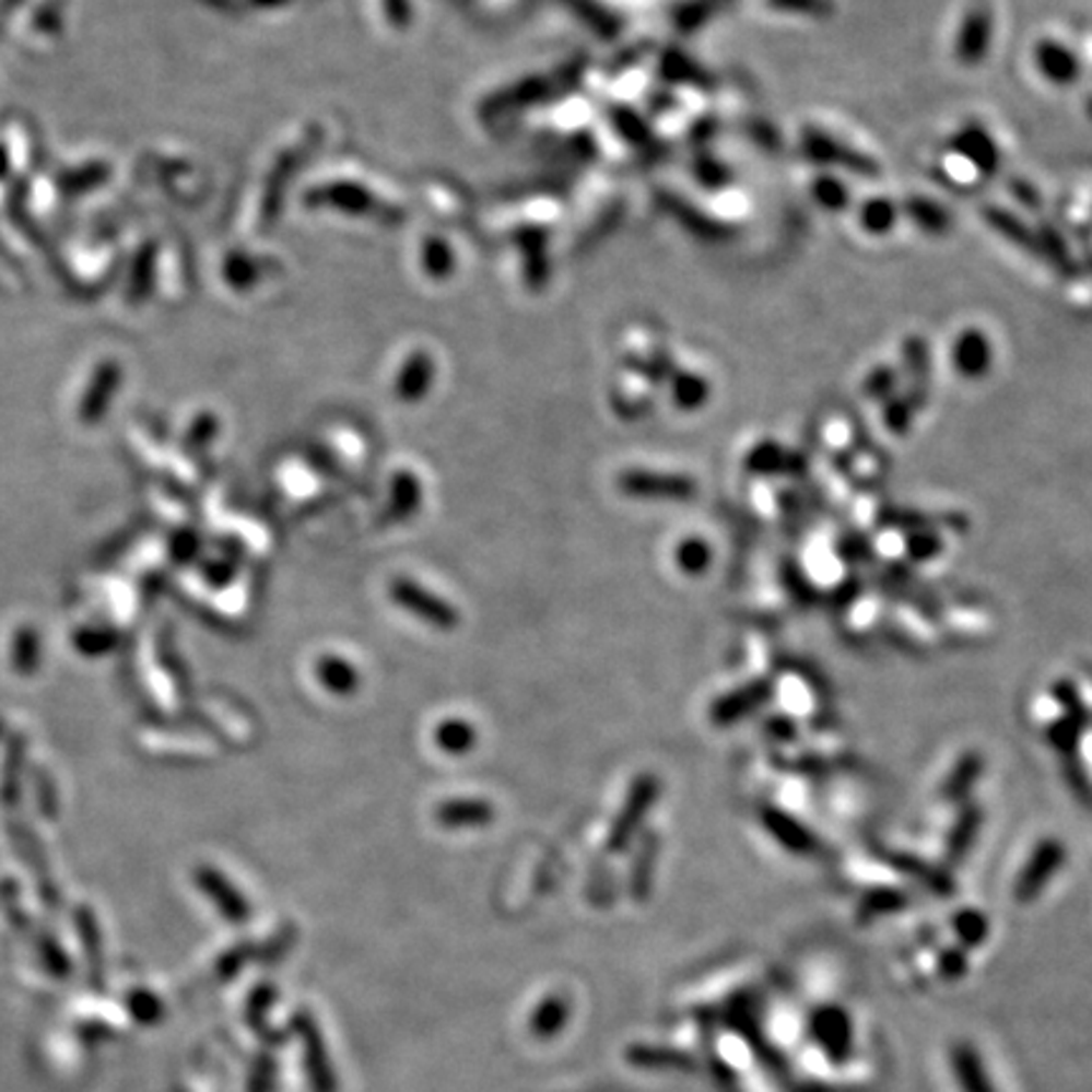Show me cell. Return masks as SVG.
<instances>
[{"instance_id": "cell-1", "label": "cell", "mask_w": 1092, "mask_h": 1092, "mask_svg": "<svg viewBox=\"0 0 1092 1092\" xmlns=\"http://www.w3.org/2000/svg\"><path fill=\"white\" fill-rule=\"evenodd\" d=\"M390 597L398 602L402 610H408L410 614H415L418 620L427 622L435 630H456L458 627V612L450 602H445L443 597H438L431 589L420 587L418 582H412L408 577H400L392 582Z\"/></svg>"}, {"instance_id": "cell-2", "label": "cell", "mask_w": 1092, "mask_h": 1092, "mask_svg": "<svg viewBox=\"0 0 1092 1092\" xmlns=\"http://www.w3.org/2000/svg\"><path fill=\"white\" fill-rule=\"evenodd\" d=\"M660 795V782L655 779L653 774L637 776L633 787H630V795L625 799V807L618 814V820L612 824V835H610V847L620 849L625 847L641 824L645 820V814L650 812V807Z\"/></svg>"}, {"instance_id": "cell-3", "label": "cell", "mask_w": 1092, "mask_h": 1092, "mask_svg": "<svg viewBox=\"0 0 1092 1092\" xmlns=\"http://www.w3.org/2000/svg\"><path fill=\"white\" fill-rule=\"evenodd\" d=\"M620 491L637 498H691L695 483L676 473L627 471L620 475Z\"/></svg>"}, {"instance_id": "cell-4", "label": "cell", "mask_w": 1092, "mask_h": 1092, "mask_svg": "<svg viewBox=\"0 0 1092 1092\" xmlns=\"http://www.w3.org/2000/svg\"><path fill=\"white\" fill-rule=\"evenodd\" d=\"M805 152L807 157H812L814 162H822V165H839L845 169H853L857 175H878L880 167L876 165V160L860 155V152L853 148H843L837 144V140L832 137L817 132V129H805Z\"/></svg>"}, {"instance_id": "cell-5", "label": "cell", "mask_w": 1092, "mask_h": 1092, "mask_svg": "<svg viewBox=\"0 0 1092 1092\" xmlns=\"http://www.w3.org/2000/svg\"><path fill=\"white\" fill-rule=\"evenodd\" d=\"M994 34V19L991 11L986 3H978L974 8H968L964 23H961L959 31V44H956V59L964 63V67H978L984 61L986 51H989Z\"/></svg>"}, {"instance_id": "cell-6", "label": "cell", "mask_w": 1092, "mask_h": 1092, "mask_svg": "<svg viewBox=\"0 0 1092 1092\" xmlns=\"http://www.w3.org/2000/svg\"><path fill=\"white\" fill-rule=\"evenodd\" d=\"M496 817V809L485 799L475 797H458L441 802L435 809V822L445 830H463V827H483L491 824Z\"/></svg>"}, {"instance_id": "cell-7", "label": "cell", "mask_w": 1092, "mask_h": 1092, "mask_svg": "<svg viewBox=\"0 0 1092 1092\" xmlns=\"http://www.w3.org/2000/svg\"><path fill=\"white\" fill-rule=\"evenodd\" d=\"M1034 56H1037V67L1042 74H1045L1052 84L1057 86H1070L1080 79V61L1070 48L1057 44V40H1042L1034 48Z\"/></svg>"}, {"instance_id": "cell-8", "label": "cell", "mask_w": 1092, "mask_h": 1092, "mask_svg": "<svg viewBox=\"0 0 1092 1092\" xmlns=\"http://www.w3.org/2000/svg\"><path fill=\"white\" fill-rule=\"evenodd\" d=\"M953 362L964 377H982L991 367V347L978 329H966L953 347Z\"/></svg>"}, {"instance_id": "cell-9", "label": "cell", "mask_w": 1092, "mask_h": 1092, "mask_svg": "<svg viewBox=\"0 0 1092 1092\" xmlns=\"http://www.w3.org/2000/svg\"><path fill=\"white\" fill-rule=\"evenodd\" d=\"M1059 862H1062V847H1059L1057 843L1042 845L1037 853H1034L1030 865H1026L1022 878H1019V885H1017L1019 897H1022V901H1030V897L1037 895L1040 888L1045 885L1052 876H1055Z\"/></svg>"}, {"instance_id": "cell-10", "label": "cell", "mask_w": 1092, "mask_h": 1092, "mask_svg": "<svg viewBox=\"0 0 1092 1092\" xmlns=\"http://www.w3.org/2000/svg\"><path fill=\"white\" fill-rule=\"evenodd\" d=\"M314 676H317L324 691L334 695H354L362 681L357 668L342 655H324L314 666Z\"/></svg>"}, {"instance_id": "cell-11", "label": "cell", "mask_w": 1092, "mask_h": 1092, "mask_svg": "<svg viewBox=\"0 0 1092 1092\" xmlns=\"http://www.w3.org/2000/svg\"><path fill=\"white\" fill-rule=\"evenodd\" d=\"M953 150L961 152L966 160L974 162V165L986 175H994L999 167V150L994 140H989V134L978 127H964L961 132L953 137Z\"/></svg>"}, {"instance_id": "cell-12", "label": "cell", "mask_w": 1092, "mask_h": 1092, "mask_svg": "<svg viewBox=\"0 0 1092 1092\" xmlns=\"http://www.w3.org/2000/svg\"><path fill=\"white\" fill-rule=\"evenodd\" d=\"M433 739L443 754L466 756L468 751H473L475 741H479V731L466 718H445V721L435 726Z\"/></svg>"}, {"instance_id": "cell-13", "label": "cell", "mask_w": 1092, "mask_h": 1092, "mask_svg": "<svg viewBox=\"0 0 1092 1092\" xmlns=\"http://www.w3.org/2000/svg\"><path fill=\"white\" fill-rule=\"evenodd\" d=\"M814 1032L830 1049L827 1055L839 1057L849 1045V1022L839 1009H822V1014L814 1019Z\"/></svg>"}, {"instance_id": "cell-14", "label": "cell", "mask_w": 1092, "mask_h": 1092, "mask_svg": "<svg viewBox=\"0 0 1092 1092\" xmlns=\"http://www.w3.org/2000/svg\"><path fill=\"white\" fill-rule=\"evenodd\" d=\"M905 213H908L913 221H916L920 228L928 231V233H946L949 231V213L941 206H936V202H930L926 198H911L908 202H905Z\"/></svg>"}, {"instance_id": "cell-15", "label": "cell", "mask_w": 1092, "mask_h": 1092, "mask_svg": "<svg viewBox=\"0 0 1092 1092\" xmlns=\"http://www.w3.org/2000/svg\"><path fill=\"white\" fill-rule=\"evenodd\" d=\"M984 215H986V221H989L994 225V228H997L1001 233V236L1011 238V243H1017V246H1024L1026 250H1040V246L1032 238L1030 228H1026V225L1022 221H1019V218L1009 215L1007 210L986 208Z\"/></svg>"}, {"instance_id": "cell-16", "label": "cell", "mask_w": 1092, "mask_h": 1092, "mask_svg": "<svg viewBox=\"0 0 1092 1092\" xmlns=\"http://www.w3.org/2000/svg\"><path fill=\"white\" fill-rule=\"evenodd\" d=\"M897 218V210L890 200L885 198H872L862 206L860 210V223L862 228L872 233V236H883V233L893 231Z\"/></svg>"}, {"instance_id": "cell-17", "label": "cell", "mask_w": 1092, "mask_h": 1092, "mask_svg": "<svg viewBox=\"0 0 1092 1092\" xmlns=\"http://www.w3.org/2000/svg\"><path fill=\"white\" fill-rule=\"evenodd\" d=\"M420 498H423V489H420V483L418 479L412 473H400L398 479H395L392 483V508H395V514L404 516H412L420 508Z\"/></svg>"}, {"instance_id": "cell-18", "label": "cell", "mask_w": 1092, "mask_h": 1092, "mask_svg": "<svg viewBox=\"0 0 1092 1092\" xmlns=\"http://www.w3.org/2000/svg\"><path fill=\"white\" fill-rule=\"evenodd\" d=\"M764 691H762V685H754V688H749V691H739V693H731V695H726V698H721L716 703V711H714V718L718 724H726V721H736V718L747 714V711H751V706L762 698Z\"/></svg>"}, {"instance_id": "cell-19", "label": "cell", "mask_w": 1092, "mask_h": 1092, "mask_svg": "<svg viewBox=\"0 0 1092 1092\" xmlns=\"http://www.w3.org/2000/svg\"><path fill=\"white\" fill-rule=\"evenodd\" d=\"M766 824L772 827L774 835L779 837L784 845L797 849V853H809V849L814 847L812 837H809L795 820H787V817L772 812V814H766Z\"/></svg>"}, {"instance_id": "cell-20", "label": "cell", "mask_w": 1092, "mask_h": 1092, "mask_svg": "<svg viewBox=\"0 0 1092 1092\" xmlns=\"http://www.w3.org/2000/svg\"><path fill=\"white\" fill-rule=\"evenodd\" d=\"M956 1070H959V1080H961V1088H964V1092H994V1088H989V1080H986V1075H984V1067L978 1065L974 1052H968V1049L959 1052Z\"/></svg>"}, {"instance_id": "cell-21", "label": "cell", "mask_w": 1092, "mask_h": 1092, "mask_svg": "<svg viewBox=\"0 0 1092 1092\" xmlns=\"http://www.w3.org/2000/svg\"><path fill=\"white\" fill-rule=\"evenodd\" d=\"M676 562L685 574H701L706 572L711 564V549L706 541L701 539H685L681 541V547H678Z\"/></svg>"}, {"instance_id": "cell-22", "label": "cell", "mask_w": 1092, "mask_h": 1092, "mask_svg": "<svg viewBox=\"0 0 1092 1092\" xmlns=\"http://www.w3.org/2000/svg\"><path fill=\"white\" fill-rule=\"evenodd\" d=\"M812 192H814L817 202H820V206L827 208V210H843L849 200V192H847L845 185L835 180V177H827V175L817 177Z\"/></svg>"}, {"instance_id": "cell-23", "label": "cell", "mask_w": 1092, "mask_h": 1092, "mask_svg": "<svg viewBox=\"0 0 1092 1092\" xmlns=\"http://www.w3.org/2000/svg\"><path fill=\"white\" fill-rule=\"evenodd\" d=\"M708 398V385L703 379L693 375L678 377L676 383V400L681 402V408H698V404Z\"/></svg>"}, {"instance_id": "cell-24", "label": "cell", "mask_w": 1092, "mask_h": 1092, "mask_svg": "<svg viewBox=\"0 0 1092 1092\" xmlns=\"http://www.w3.org/2000/svg\"><path fill=\"white\" fill-rule=\"evenodd\" d=\"M768 5L779 8V11L805 13V15H830L835 11L832 0H768Z\"/></svg>"}, {"instance_id": "cell-25", "label": "cell", "mask_w": 1092, "mask_h": 1092, "mask_svg": "<svg viewBox=\"0 0 1092 1092\" xmlns=\"http://www.w3.org/2000/svg\"><path fill=\"white\" fill-rule=\"evenodd\" d=\"M787 460H791V456H782V450L776 448L774 443H764V445H759V448L751 453V458H749V463L751 468H759V471H776V468H784V463Z\"/></svg>"}, {"instance_id": "cell-26", "label": "cell", "mask_w": 1092, "mask_h": 1092, "mask_svg": "<svg viewBox=\"0 0 1092 1092\" xmlns=\"http://www.w3.org/2000/svg\"><path fill=\"white\" fill-rule=\"evenodd\" d=\"M976 774H978V759L976 756H968L966 762L959 766V772L951 776L949 784H946V795H949V797L961 795V791H964V787H968V784L976 779Z\"/></svg>"}, {"instance_id": "cell-27", "label": "cell", "mask_w": 1092, "mask_h": 1092, "mask_svg": "<svg viewBox=\"0 0 1092 1092\" xmlns=\"http://www.w3.org/2000/svg\"><path fill=\"white\" fill-rule=\"evenodd\" d=\"M911 418H913V404H908V400H901V402L890 404L885 420H888V427H893L895 433H903L905 427H908Z\"/></svg>"}, {"instance_id": "cell-28", "label": "cell", "mask_w": 1092, "mask_h": 1092, "mask_svg": "<svg viewBox=\"0 0 1092 1092\" xmlns=\"http://www.w3.org/2000/svg\"><path fill=\"white\" fill-rule=\"evenodd\" d=\"M1040 243L1049 250L1052 261H1055L1059 266V269H1067V271L1072 269V266H1070V256H1067V246L1055 236V233H1052V236H1049V233H1042V240Z\"/></svg>"}, {"instance_id": "cell-29", "label": "cell", "mask_w": 1092, "mask_h": 1092, "mask_svg": "<svg viewBox=\"0 0 1092 1092\" xmlns=\"http://www.w3.org/2000/svg\"><path fill=\"white\" fill-rule=\"evenodd\" d=\"M974 830H976V814L968 812L964 817V820L959 822V832H953V835H951L953 853H964V847L968 845V839H971V835H974Z\"/></svg>"}, {"instance_id": "cell-30", "label": "cell", "mask_w": 1092, "mask_h": 1092, "mask_svg": "<svg viewBox=\"0 0 1092 1092\" xmlns=\"http://www.w3.org/2000/svg\"><path fill=\"white\" fill-rule=\"evenodd\" d=\"M893 383H895L893 369H878L876 375L868 379V395H872V398H883L888 390H893Z\"/></svg>"}]
</instances>
